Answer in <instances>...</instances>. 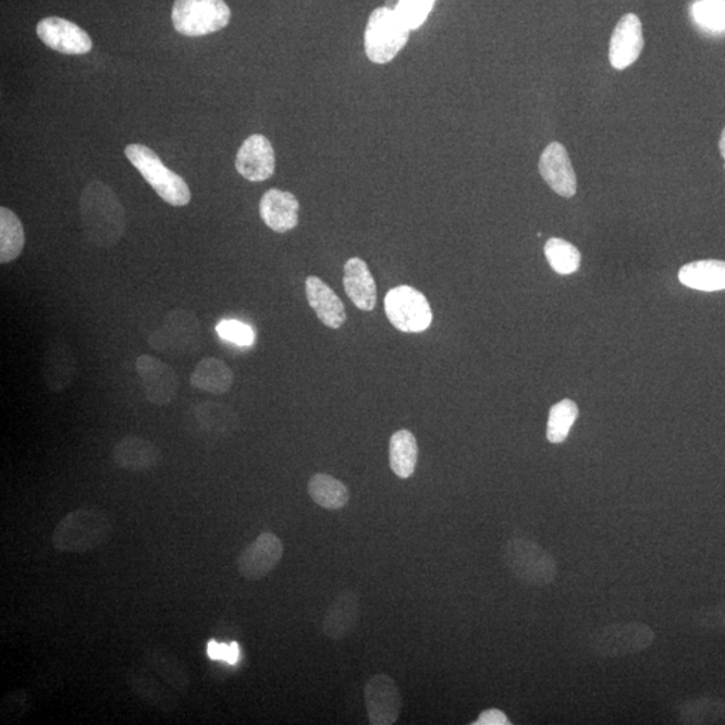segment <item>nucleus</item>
<instances>
[{
    "label": "nucleus",
    "mask_w": 725,
    "mask_h": 725,
    "mask_svg": "<svg viewBox=\"0 0 725 725\" xmlns=\"http://www.w3.org/2000/svg\"><path fill=\"white\" fill-rule=\"evenodd\" d=\"M83 229L91 244L111 247L123 237L125 211L118 195L106 183L88 184L79 199Z\"/></svg>",
    "instance_id": "obj_1"
},
{
    "label": "nucleus",
    "mask_w": 725,
    "mask_h": 725,
    "mask_svg": "<svg viewBox=\"0 0 725 725\" xmlns=\"http://www.w3.org/2000/svg\"><path fill=\"white\" fill-rule=\"evenodd\" d=\"M114 531L111 515L83 508L67 514L51 533V545L62 554H85L106 545Z\"/></svg>",
    "instance_id": "obj_2"
},
{
    "label": "nucleus",
    "mask_w": 725,
    "mask_h": 725,
    "mask_svg": "<svg viewBox=\"0 0 725 725\" xmlns=\"http://www.w3.org/2000/svg\"><path fill=\"white\" fill-rule=\"evenodd\" d=\"M504 563L520 583L545 587L557 578V563L550 551L526 538H514L504 546Z\"/></svg>",
    "instance_id": "obj_3"
},
{
    "label": "nucleus",
    "mask_w": 725,
    "mask_h": 725,
    "mask_svg": "<svg viewBox=\"0 0 725 725\" xmlns=\"http://www.w3.org/2000/svg\"><path fill=\"white\" fill-rule=\"evenodd\" d=\"M125 157L167 204L175 207L189 204L192 192L188 184L181 175L171 171L151 148L143 144H130L125 148Z\"/></svg>",
    "instance_id": "obj_4"
},
{
    "label": "nucleus",
    "mask_w": 725,
    "mask_h": 725,
    "mask_svg": "<svg viewBox=\"0 0 725 725\" xmlns=\"http://www.w3.org/2000/svg\"><path fill=\"white\" fill-rule=\"evenodd\" d=\"M410 32L394 9L385 5L372 11L365 33L368 60L379 65L393 61L407 44Z\"/></svg>",
    "instance_id": "obj_5"
},
{
    "label": "nucleus",
    "mask_w": 725,
    "mask_h": 725,
    "mask_svg": "<svg viewBox=\"0 0 725 725\" xmlns=\"http://www.w3.org/2000/svg\"><path fill=\"white\" fill-rule=\"evenodd\" d=\"M232 11L224 0H175L172 23L186 37H204L229 25Z\"/></svg>",
    "instance_id": "obj_6"
},
{
    "label": "nucleus",
    "mask_w": 725,
    "mask_h": 725,
    "mask_svg": "<svg viewBox=\"0 0 725 725\" xmlns=\"http://www.w3.org/2000/svg\"><path fill=\"white\" fill-rule=\"evenodd\" d=\"M655 641V632L643 623L612 624L592 636V653L602 659H620L644 652Z\"/></svg>",
    "instance_id": "obj_7"
},
{
    "label": "nucleus",
    "mask_w": 725,
    "mask_h": 725,
    "mask_svg": "<svg viewBox=\"0 0 725 725\" xmlns=\"http://www.w3.org/2000/svg\"><path fill=\"white\" fill-rule=\"evenodd\" d=\"M384 310L391 324L405 333H421L433 322L428 298L408 285L393 287L385 295Z\"/></svg>",
    "instance_id": "obj_8"
},
{
    "label": "nucleus",
    "mask_w": 725,
    "mask_h": 725,
    "mask_svg": "<svg viewBox=\"0 0 725 725\" xmlns=\"http://www.w3.org/2000/svg\"><path fill=\"white\" fill-rule=\"evenodd\" d=\"M200 325L195 315L175 309L167 316L164 325L148 337V344L159 353L193 354L199 348Z\"/></svg>",
    "instance_id": "obj_9"
},
{
    "label": "nucleus",
    "mask_w": 725,
    "mask_h": 725,
    "mask_svg": "<svg viewBox=\"0 0 725 725\" xmlns=\"http://www.w3.org/2000/svg\"><path fill=\"white\" fill-rule=\"evenodd\" d=\"M365 703L370 724H395L403 708L398 684L383 673L372 676L365 685Z\"/></svg>",
    "instance_id": "obj_10"
},
{
    "label": "nucleus",
    "mask_w": 725,
    "mask_h": 725,
    "mask_svg": "<svg viewBox=\"0 0 725 725\" xmlns=\"http://www.w3.org/2000/svg\"><path fill=\"white\" fill-rule=\"evenodd\" d=\"M282 556L284 544L278 534L263 532L241 552L238 573L246 580H261L279 566Z\"/></svg>",
    "instance_id": "obj_11"
},
{
    "label": "nucleus",
    "mask_w": 725,
    "mask_h": 725,
    "mask_svg": "<svg viewBox=\"0 0 725 725\" xmlns=\"http://www.w3.org/2000/svg\"><path fill=\"white\" fill-rule=\"evenodd\" d=\"M136 370L139 373L146 396L152 405L167 406L174 401L180 390L174 368L151 355H142L136 360Z\"/></svg>",
    "instance_id": "obj_12"
},
{
    "label": "nucleus",
    "mask_w": 725,
    "mask_h": 725,
    "mask_svg": "<svg viewBox=\"0 0 725 725\" xmlns=\"http://www.w3.org/2000/svg\"><path fill=\"white\" fill-rule=\"evenodd\" d=\"M37 34L48 48L60 51L62 54L79 56L89 53L91 38L76 23L49 16L38 23Z\"/></svg>",
    "instance_id": "obj_13"
},
{
    "label": "nucleus",
    "mask_w": 725,
    "mask_h": 725,
    "mask_svg": "<svg viewBox=\"0 0 725 725\" xmlns=\"http://www.w3.org/2000/svg\"><path fill=\"white\" fill-rule=\"evenodd\" d=\"M643 45L640 19L636 14L624 15L615 26L612 39H610V63L617 71H624L640 59Z\"/></svg>",
    "instance_id": "obj_14"
},
{
    "label": "nucleus",
    "mask_w": 725,
    "mask_h": 725,
    "mask_svg": "<svg viewBox=\"0 0 725 725\" xmlns=\"http://www.w3.org/2000/svg\"><path fill=\"white\" fill-rule=\"evenodd\" d=\"M235 169L250 182H263L272 177L275 170L272 144L263 135L247 137L235 159Z\"/></svg>",
    "instance_id": "obj_15"
},
{
    "label": "nucleus",
    "mask_w": 725,
    "mask_h": 725,
    "mask_svg": "<svg viewBox=\"0 0 725 725\" xmlns=\"http://www.w3.org/2000/svg\"><path fill=\"white\" fill-rule=\"evenodd\" d=\"M539 171L544 182L563 198L577 194V175L563 144L554 142L546 146L539 160Z\"/></svg>",
    "instance_id": "obj_16"
},
{
    "label": "nucleus",
    "mask_w": 725,
    "mask_h": 725,
    "mask_svg": "<svg viewBox=\"0 0 725 725\" xmlns=\"http://www.w3.org/2000/svg\"><path fill=\"white\" fill-rule=\"evenodd\" d=\"M361 615L360 598L353 590H344L331 603L322 618V635L332 641H342L353 635Z\"/></svg>",
    "instance_id": "obj_17"
},
{
    "label": "nucleus",
    "mask_w": 725,
    "mask_h": 725,
    "mask_svg": "<svg viewBox=\"0 0 725 725\" xmlns=\"http://www.w3.org/2000/svg\"><path fill=\"white\" fill-rule=\"evenodd\" d=\"M112 458L118 468L143 474L158 468L163 457L160 448L151 441L137 435H126L114 445Z\"/></svg>",
    "instance_id": "obj_18"
},
{
    "label": "nucleus",
    "mask_w": 725,
    "mask_h": 725,
    "mask_svg": "<svg viewBox=\"0 0 725 725\" xmlns=\"http://www.w3.org/2000/svg\"><path fill=\"white\" fill-rule=\"evenodd\" d=\"M126 685L137 698L163 713H174L180 706L176 695L169 689V685L139 667H132L126 672Z\"/></svg>",
    "instance_id": "obj_19"
},
{
    "label": "nucleus",
    "mask_w": 725,
    "mask_h": 725,
    "mask_svg": "<svg viewBox=\"0 0 725 725\" xmlns=\"http://www.w3.org/2000/svg\"><path fill=\"white\" fill-rule=\"evenodd\" d=\"M300 204L292 193L279 188L268 189L260 201L262 221L275 233H286L298 224Z\"/></svg>",
    "instance_id": "obj_20"
},
{
    "label": "nucleus",
    "mask_w": 725,
    "mask_h": 725,
    "mask_svg": "<svg viewBox=\"0 0 725 725\" xmlns=\"http://www.w3.org/2000/svg\"><path fill=\"white\" fill-rule=\"evenodd\" d=\"M305 293L310 308L315 310L322 324L332 330H339L344 325L347 320L344 304L330 285L316 275H309L305 281Z\"/></svg>",
    "instance_id": "obj_21"
},
{
    "label": "nucleus",
    "mask_w": 725,
    "mask_h": 725,
    "mask_svg": "<svg viewBox=\"0 0 725 725\" xmlns=\"http://www.w3.org/2000/svg\"><path fill=\"white\" fill-rule=\"evenodd\" d=\"M344 291L356 307L366 312L376 309L378 291L370 268L361 258H351L344 265Z\"/></svg>",
    "instance_id": "obj_22"
},
{
    "label": "nucleus",
    "mask_w": 725,
    "mask_h": 725,
    "mask_svg": "<svg viewBox=\"0 0 725 725\" xmlns=\"http://www.w3.org/2000/svg\"><path fill=\"white\" fill-rule=\"evenodd\" d=\"M76 367V359L65 343H51L42 366L46 385L54 393H61L73 383Z\"/></svg>",
    "instance_id": "obj_23"
},
{
    "label": "nucleus",
    "mask_w": 725,
    "mask_h": 725,
    "mask_svg": "<svg viewBox=\"0 0 725 725\" xmlns=\"http://www.w3.org/2000/svg\"><path fill=\"white\" fill-rule=\"evenodd\" d=\"M147 666L157 675L161 681L169 685L176 692H187L192 680L186 664L169 650L161 648H149L144 653Z\"/></svg>",
    "instance_id": "obj_24"
},
{
    "label": "nucleus",
    "mask_w": 725,
    "mask_h": 725,
    "mask_svg": "<svg viewBox=\"0 0 725 725\" xmlns=\"http://www.w3.org/2000/svg\"><path fill=\"white\" fill-rule=\"evenodd\" d=\"M678 280L690 290L716 292L725 290V262L718 260L696 261L684 265Z\"/></svg>",
    "instance_id": "obj_25"
},
{
    "label": "nucleus",
    "mask_w": 725,
    "mask_h": 725,
    "mask_svg": "<svg viewBox=\"0 0 725 725\" xmlns=\"http://www.w3.org/2000/svg\"><path fill=\"white\" fill-rule=\"evenodd\" d=\"M189 383L194 389L222 395L232 389L234 373L226 362L217 358H205L195 367Z\"/></svg>",
    "instance_id": "obj_26"
},
{
    "label": "nucleus",
    "mask_w": 725,
    "mask_h": 725,
    "mask_svg": "<svg viewBox=\"0 0 725 725\" xmlns=\"http://www.w3.org/2000/svg\"><path fill=\"white\" fill-rule=\"evenodd\" d=\"M418 443L416 435L408 430L396 431L390 440V466L400 479H408L416 471Z\"/></svg>",
    "instance_id": "obj_27"
},
{
    "label": "nucleus",
    "mask_w": 725,
    "mask_h": 725,
    "mask_svg": "<svg viewBox=\"0 0 725 725\" xmlns=\"http://www.w3.org/2000/svg\"><path fill=\"white\" fill-rule=\"evenodd\" d=\"M308 494L321 508L337 511L349 502L348 488L330 475L318 474L310 477Z\"/></svg>",
    "instance_id": "obj_28"
},
{
    "label": "nucleus",
    "mask_w": 725,
    "mask_h": 725,
    "mask_svg": "<svg viewBox=\"0 0 725 725\" xmlns=\"http://www.w3.org/2000/svg\"><path fill=\"white\" fill-rule=\"evenodd\" d=\"M26 244L25 229L15 212L0 209V263H10L22 255Z\"/></svg>",
    "instance_id": "obj_29"
},
{
    "label": "nucleus",
    "mask_w": 725,
    "mask_h": 725,
    "mask_svg": "<svg viewBox=\"0 0 725 725\" xmlns=\"http://www.w3.org/2000/svg\"><path fill=\"white\" fill-rule=\"evenodd\" d=\"M195 416H197L201 430L207 433L221 435L233 433L238 428L237 414L233 408L220 403L204 402L195 407Z\"/></svg>",
    "instance_id": "obj_30"
},
{
    "label": "nucleus",
    "mask_w": 725,
    "mask_h": 725,
    "mask_svg": "<svg viewBox=\"0 0 725 725\" xmlns=\"http://www.w3.org/2000/svg\"><path fill=\"white\" fill-rule=\"evenodd\" d=\"M677 721L683 724H713L725 721V701L698 699L684 701L677 708Z\"/></svg>",
    "instance_id": "obj_31"
},
{
    "label": "nucleus",
    "mask_w": 725,
    "mask_h": 725,
    "mask_svg": "<svg viewBox=\"0 0 725 725\" xmlns=\"http://www.w3.org/2000/svg\"><path fill=\"white\" fill-rule=\"evenodd\" d=\"M544 255L557 274L568 275L578 272L580 253L573 244L562 238H550L544 245Z\"/></svg>",
    "instance_id": "obj_32"
},
{
    "label": "nucleus",
    "mask_w": 725,
    "mask_h": 725,
    "mask_svg": "<svg viewBox=\"0 0 725 725\" xmlns=\"http://www.w3.org/2000/svg\"><path fill=\"white\" fill-rule=\"evenodd\" d=\"M577 403L563 400L551 407L549 423H546V440L551 443H562L567 439L569 430L578 418Z\"/></svg>",
    "instance_id": "obj_33"
},
{
    "label": "nucleus",
    "mask_w": 725,
    "mask_h": 725,
    "mask_svg": "<svg viewBox=\"0 0 725 725\" xmlns=\"http://www.w3.org/2000/svg\"><path fill=\"white\" fill-rule=\"evenodd\" d=\"M692 13L700 26L711 32L725 30V0H700Z\"/></svg>",
    "instance_id": "obj_34"
},
{
    "label": "nucleus",
    "mask_w": 725,
    "mask_h": 725,
    "mask_svg": "<svg viewBox=\"0 0 725 725\" xmlns=\"http://www.w3.org/2000/svg\"><path fill=\"white\" fill-rule=\"evenodd\" d=\"M435 0H398L394 10L410 30H418L429 19Z\"/></svg>",
    "instance_id": "obj_35"
},
{
    "label": "nucleus",
    "mask_w": 725,
    "mask_h": 725,
    "mask_svg": "<svg viewBox=\"0 0 725 725\" xmlns=\"http://www.w3.org/2000/svg\"><path fill=\"white\" fill-rule=\"evenodd\" d=\"M32 700L30 696L25 689L13 690L8 696H4L2 705H0V718L4 723L19 722L20 718L30 711Z\"/></svg>",
    "instance_id": "obj_36"
},
{
    "label": "nucleus",
    "mask_w": 725,
    "mask_h": 725,
    "mask_svg": "<svg viewBox=\"0 0 725 725\" xmlns=\"http://www.w3.org/2000/svg\"><path fill=\"white\" fill-rule=\"evenodd\" d=\"M218 335L224 341L232 342L242 347L255 343L256 333L250 325L237 320H223L217 325Z\"/></svg>",
    "instance_id": "obj_37"
},
{
    "label": "nucleus",
    "mask_w": 725,
    "mask_h": 725,
    "mask_svg": "<svg viewBox=\"0 0 725 725\" xmlns=\"http://www.w3.org/2000/svg\"><path fill=\"white\" fill-rule=\"evenodd\" d=\"M696 624L704 629L725 632V606L701 610L695 617Z\"/></svg>",
    "instance_id": "obj_38"
},
{
    "label": "nucleus",
    "mask_w": 725,
    "mask_h": 725,
    "mask_svg": "<svg viewBox=\"0 0 725 725\" xmlns=\"http://www.w3.org/2000/svg\"><path fill=\"white\" fill-rule=\"evenodd\" d=\"M207 653L211 660L224 661L230 665L238 663L241 650L238 643L224 644L217 641H211L209 648H207Z\"/></svg>",
    "instance_id": "obj_39"
},
{
    "label": "nucleus",
    "mask_w": 725,
    "mask_h": 725,
    "mask_svg": "<svg viewBox=\"0 0 725 725\" xmlns=\"http://www.w3.org/2000/svg\"><path fill=\"white\" fill-rule=\"evenodd\" d=\"M474 725H509V718L500 710L483 711Z\"/></svg>",
    "instance_id": "obj_40"
},
{
    "label": "nucleus",
    "mask_w": 725,
    "mask_h": 725,
    "mask_svg": "<svg viewBox=\"0 0 725 725\" xmlns=\"http://www.w3.org/2000/svg\"><path fill=\"white\" fill-rule=\"evenodd\" d=\"M718 147H721L722 157L725 160V128L722 132L721 143H718Z\"/></svg>",
    "instance_id": "obj_41"
},
{
    "label": "nucleus",
    "mask_w": 725,
    "mask_h": 725,
    "mask_svg": "<svg viewBox=\"0 0 725 725\" xmlns=\"http://www.w3.org/2000/svg\"><path fill=\"white\" fill-rule=\"evenodd\" d=\"M724 169H725V164H724Z\"/></svg>",
    "instance_id": "obj_42"
}]
</instances>
